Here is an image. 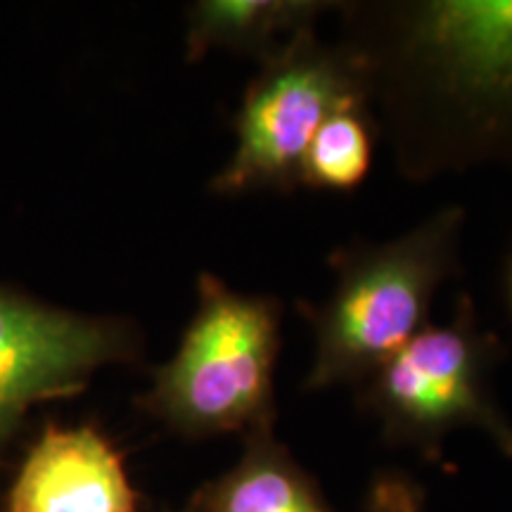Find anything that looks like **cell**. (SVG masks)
I'll use <instances>...</instances> for the list:
<instances>
[{
    "instance_id": "6da1fadb",
    "label": "cell",
    "mask_w": 512,
    "mask_h": 512,
    "mask_svg": "<svg viewBox=\"0 0 512 512\" xmlns=\"http://www.w3.org/2000/svg\"><path fill=\"white\" fill-rule=\"evenodd\" d=\"M370 117L411 181L512 169V0L339 3Z\"/></svg>"
},
{
    "instance_id": "7a4b0ae2",
    "label": "cell",
    "mask_w": 512,
    "mask_h": 512,
    "mask_svg": "<svg viewBox=\"0 0 512 512\" xmlns=\"http://www.w3.org/2000/svg\"><path fill=\"white\" fill-rule=\"evenodd\" d=\"M463 226L465 209L453 204L399 238L351 242L330 254L328 299L297 304L316 339L306 392L361 387L430 325L439 287L460 268Z\"/></svg>"
},
{
    "instance_id": "3957f363",
    "label": "cell",
    "mask_w": 512,
    "mask_h": 512,
    "mask_svg": "<svg viewBox=\"0 0 512 512\" xmlns=\"http://www.w3.org/2000/svg\"><path fill=\"white\" fill-rule=\"evenodd\" d=\"M195 316L178 351L140 403L185 437L268 430L275 422V366L283 302L230 290L202 273Z\"/></svg>"
},
{
    "instance_id": "277c9868",
    "label": "cell",
    "mask_w": 512,
    "mask_h": 512,
    "mask_svg": "<svg viewBox=\"0 0 512 512\" xmlns=\"http://www.w3.org/2000/svg\"><path fill=\"white\" fill-rule=\"evenodd\" d=\"M368 107V81L347 46H328L306 27L287 36L264 60L233 119L235 152L211 178L216 195L273 190L290 195L302 185L311 140L332 114Z\"/></svg>"
},
{
    "instance_id": "5b68a950",
    "label": "cell",
    "mask_w": 512,
    "mask_h": 512,
    "mask_svg": "<svg viewBox=\"0 0 512 512\" xmlns=\"http://www.w3.org/2000/svg\"><path fill=\"white\" fill-rule=\"evenodd\" d=\"M505 349L479 325L463 294L446 325H427L358 389V406L380 420L392 444L439 456L448 432L472 427L512 456V425L494 396V370Z\"/></svg>"
},
{
    "instance_id": "8992f818",
    "label": "cell",
    "mask_w": 512,
    "mask_h": 512,
    "mask_svg": "<svg viewBox=\"0 0 512 512\" xmlns=\"http://www.w3.org/2000/svg\"><path fill=\"white\" fill-rule=\"evenodd\" d=\"M131 356L136 342L121 323L0 290V439L34 403L79 394L95 370Z\"/></svg>"
},
{
    "instance_id": "52a82bcc",
    "label": "cell",
    "mask_w": 512,
    "mask_h": 512,
    "mask_svg": "<svg viewBox=\"0 0 512 512\" xmlns=\"http://www.w3.org/2000/svg\"><path fill=\"white\" fill-rule=\"evenodd\" d=\"M124 458L93 427H48L29 451L8 512H136Z\"/></svg>"
},
{
    "instance_id": "ba28073f",
    "label": "cell",
    "mask_w": 512,
    "mask_h": 512,
    "mask_svg": "<svg viewBox=\"0 0 512 512\" xmlns=\"http://www.w3.org/2000/svg\"><path fill=\"white\" fill-rule=\"evenodd\" d=\"M195 512H332L309 472L273 437V427L245 434V453L204 486Z\"/></svg>"
},
{
    "instance_id": "9c48e42d",
    "label": "cell",
    "mask_w": 512,
    "mask_h": 512,
    "mask_svg": "<svg viewBox=\"0 0 512 512\" xmlns=\"http://www.w3.org/2000/svg\"><path fill=\"white\" fill-rule=\"evenodd\" d=\"M337 8L325 0H204L188 12V57L200 60L211 48H228L264 60L294 31L316 27Z\"/></svg>"
},
{
    "instance_id": "30bf717a",
    "label": "cell",
    "mask_w": 512,
    "mask_h": 512,
    "mask_svg": "<svg viewBox=\"0 0 512 512\" xmlns=\"http://www.w3.org/2000/svg\"><path fill=\"white\" fill-rule=\"evenodd\" d=\"M375 121L368 107H349L325 121L302 162V185L347 192L366 181L373 166Z\"/></svg>"
},
{
    "instance_id": "8fae6325",
    "label": "cell",
    "mask_w": 512,
    "mask_h": 512,
    "mask_svg": "<svg viewBox=\"0 0 512 512\" xmlns=\"http://www.w3.org/2000/svg\"><path fill=\"white\" fill-rule=\"evenodd\" d=\"M422 489L411 477L382 472L368 491L366 512H420Z\"/></svg>"
},
{
    "instance_id": "7c38bea8",
    "label": "cell",
    "mask_w": 512,
    "mask_h": 512,
    "mask_svg": "<svg viewBox=\"0 0 512 512\" xmlns=\"http://www.w3.org/2000/svg\"><path fill=\"white\" fill-rule=\"evenodd\" d=\"M508 292H510V302H512V261H510V271H508Z\"/></svg>"
},
{
    "instance_id": "4fadbf2b",
    "label": "cell",
    "mask_w": 512,
    "mask_h": 512,
    "mask_svg": "<svg viewBox=\"0 0 512 512\" xmlns=\"http://www.w3.org/2000/svg\"><path fill=\"white\" fill-rule=\"evenodd\" d=\"M185 512H195V508H192V505H190V508H188V510H185Z\"/></svg>"
}]
</instances>
